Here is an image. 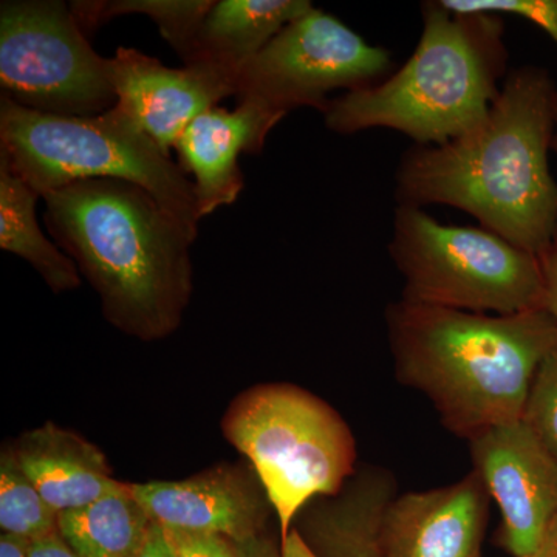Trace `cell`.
I'll list each match as a JSON object with an SVG mask.
<instances>
[{
    "label": "cell",
    "mask_w": 557,
    "mask_h": 557,
    "mask_svg": "<svg viewBox=\"0 0 557 557\" xmlns=\"http://www.w3.org/2000/svg\"><path fill=\"white\" fill-rule=\"evenodd\" d=\"M0 156L40 197L81 180L135 183L197 234L201 219L193 180L119 102L101 115L78 119L21 108L2 94Z\"/></svg>",
    "instance_id": "5b68a950"
},
{
    "label": "cell",
    "mask_w": 557,
    "mask_h": 557,
    "mask_svg": "<svg viewBox=\"0 0 557 557\" xmlns=\"http://www.w3.org/2000/svg\"><path fill=\"white\" fill-rule=\"evenodd\" d=\"M278 545H281V548H278L277 557H318L311 552L309 545L304 542V539L300 537L295 528L289 531L288 536L284 541L278 542Z\"/></svg>",
    "instance_id": "83f0119b"
},
{
    "label": "cell",
    "mask_w": 557,
    "mask_h": 557,
    "mask_svg": "<svg viewBox=\"0 0 557 557\" xmlns=\"http://www.w3.org/2000/svg\"><path fill=\"white\" fill-rule=\"evenodd\" d=\"M487 504L474 471L453 485L397 494L381 522L384 557H482Z\"/></svg>",
    "instance_id": "4fadbf2b"
},
{
    "label": "cell",
    "mask_w": 557,
    "mask_h": 557,
    "mask_svg": "<svg viewBox=\"0 0 557 557\" xmlns=\"http://www.w3.org/2000/svg\"><path fill=\"white\" fill-rule=\"evenodd\" d=\"M222 432L265 487L281 541L310 502L336 496L357 472V442L346 420L295 384L240 392L222 418Z\"/></svg>",
    "instance_id": "8992f818"
},
{
    "label": "cell",
    "mask_w": 557,
    "mask_h": 557,
    "mask_svg": "<svg viewBox=\"0 0 557 557\" xmlns=\"http://www.w3.org/2000/svg\"><path fill=\"white\" fill-rule=\"evenodd\" d=\"M285 116L258 102L240 101L234 110L209 109L186 127L175 150L178 166L194 175L200 219L237 200L245 186L239 156H259L271 129Z\"/></svg>",
    "instance_id": "5bb4252c"
},
{
    "label": "cell",
    "mask_w": 557,
    "mask_h": 557,
    "mask_svg": "<svg viewBox=\"0 0 557 557\" xmlns=\"http://www.w3.org/2000/svg\"><path fill=\"white\" fill-rule=\"evenodd\" d=\"M523 420L557 458V350L539 369Z\"/></svg>",
    "instance_id": "44dd1931"
},
{
    "label": "cell",
    "mask_w": 557,
    "mask_h": 557,
    "mask_svg": "<svg viewBox=\"0 0 557 557\" xmlns=\"http://www.w3.org/2000/svg\"><path fill=\"white\" fill-rule=\"evenodd\" d=\"M60 512L47 504L22 469L13 445L0 453V530L2 534L35 542L58 533Z\"/></svg>",
    "instance_id": "ffe728a7"
},
{
    "label": "cell",
    "mask_w": 557,
    "mask_h": 557,
    "mask_svg": "<svg viewBox=\"0 0 557 557\" xmlns=\"http://www.w3.org/2000/svg\"><path fill=\"white\" fill-rule=\"evenodd\" d=\"M28 557H79L62 539L60 531L28 544Z\"/></svg>",
    "instance_id": "d4e9b609"
},
{
    "label": "cell",
    "mask_w": 557,
    "mask_h": 557,
    "mask_svg": "<svg viewBox=\"0 0 557 557\" xmlns=\"http://www.w3.org/2000/svg\"><path fill=\"white\" fill-rule=\"evenodd\" d=\"M557 87L545 69L512 70L486 120L440 146H413L395 174L398 205H445L541 256L557 226L549 170Z\"/></svg>",
    "instance_id": "6da1fadb"
},
{
    "label": "cell",
    "mask_w": 557,
    "mask_h": 557,
    "mask_svg": "<svg viewBox=\"0 0 557 557\" xmlns=\"http://www.w3.org/2000/svg\"><path fill=\"white\" fill-rule=\"evenodd\" d=\"M278 548L281 545H277L269 533L239 544L242 557H277Z\"/></svg>",
    "instance_id": "4316f807"
},
{
    "label": "cell",
    "mask_w": 557,
    "mask_h": 557,
    "mask_svg": "<svg viewBox=\"0 0 557 557\" xmlns=\"http://www.w3.org/2000/svg\"><path fill=\"white\" fill-rule=\"evenodd\" d=\"M392 70L386 49L313 7L239 70L236 97L282 113L299 108L324 113L332 91L368 89Z\"/></svg>",
    "instance_id": "9c48e42d"
},
{
    "label": "cell",
    "mask_w": 557,
    "mask_h": 557,
    "mask_svg": "<svg viewBox=\"0 0 557 557\" xmlns=\"http://www.w3.org/2000/svg\"><path fill=\"white\" fill-rule=\"evenodd\" d=\"M214 3L215 0H73L69 7L87 38L123 14H146L185 61Z\"/></svg>",
    "instance_id": "d6986e66"
},
{
    "label": "cell",
    "mask_w": 557,
    "mask_h": 557,
    "mask_svg": "<svg viewBox=\"0 0 557 557\" xmlns=\"http://www.w3.org/2000/svg\"><path fill=\"white\" fill-rule=\"evenodd\" d=\"M42 199L50 236L98 293L112 327L143 343L177 332L194 293L196 233L126 180H81Z\"/></svg>",
    "instance_id": "7a4b0ae2"
},
{
    "label": "cell",
    "mask_w": 557,
    "mask_h": 557,
    "mask_svg": "<svg viewBox=\"0 0 557 557\" xmlns=\"http://www.w3.org/2000/svg\"><path fill=\"white\" fill-rule=\"evenodd\" d=\"M531 557H557V518L542 539L536 553Z\"/></svg>",
    "instance_id": "f546056e"
},
{
    "label": "cell",
    "mask_w": 557,
    "mask_h": 557,
    "mask_svg": "<svg viewBox=\"0 0 557 557\" xmlns=\"http://www.w3.org/2000/svg\"><path fill=\"white\" fill-rule=\"evenodd\" d=\"M11 445L25 474L60 515L126 486L113 478L108 457L95 443L51 421L24 432Z\"/></svg>",
    "instance_id": "9a60e30c"
},
{
    "label": "cell",
    "mask_w": 557,
    "mask_h": 557,
    "mask_svg": "<svg viewBox=\"0 0 557 557\" xmlns=\"http://www.w3.org/2000/svg\"><path fill=\"white\" fill-rule=\"evenodd\" d=\"M474 472L500 511V544L531 557L557 518V458L525 420L469 438Z\"/></svg>",
    "instance_id": "30bf717a"
},
{
    "label": "cell",
    "mask_w": 557,
    "mask_h": 557,
    "mask_svg": "<svg viewBox=\"0 0 557 557\" xmlns=\"http://www.w3.org/2000/svg\"><path fill=\"white\" fill-rule=\"evenodd\" d=\"M388 255L410 302L487 314L544 309L537 256L483 226L445 225L398 205Z\"/></svg>",
    "instance_id": "52a82bcc"
},
{
    "label": "cell",
    "mask_w": 557,
    "mask_h": 557,
    "mask_svg": "<svg viewBox=\"0 0 557 557\" xmlns=\"http://www.w3.org/2000/svg\"><path fill=\"white\" fill-rule=\"evenodd\" d=\"M386 321L399 381L468 440L522 420L539 369L557 350V324L544 309L471 313L401 299Z\"/></svg>",
    "instance_id": "3957f363"
},
{
    "label": "cell",
    "mask_w": 557,
    "mask_h": 557,
    "mask_svg": "<svg viewBox=\"0 0 557 557\" xmlns=\"http://www.w3.org/2000/svg\"><path fill=\"white\" fill-rule=\"evenodd\" d=\"M174 557H242L239 544L212 533L168 530Z\"/></svg>",
    "instance_id": "603a6c76"
},
{
    "label": "cell",
    "mask_w": 557,
    "mask_h": 557,
    "mask_svg": "<svg viewBox=\"0 0 557 557\" xmlns=\"http://www.w3.org/2000/svg\"><path fill=\"white\" fill-rule=\"evenodd\" d=\"M421 13L408 62L376 86L333 98L322 113L329 131L392 129L417 146H440L486 120L508 76L505 17L457 13L440 0L424 2Z\"/></svg>",
    "instance_id": "277c9868"
},
{
    "label": "cell",
    "mask_w": 557,
    "mask_h": 557,
    "mask_svg": "<svg viewBox=\"0 0 557 557\" xmlns=\"http://www.w3.org/2000/svg\"><path fill=\"white\" fill-rule=\"evenodd\" d=\"M440 3L457 13L516 16L533 22L557 44V0H440Z\"/></svg>",
    "instance_id": "7402d4cb"
},
{
    "label": "cell",
    "mask_w": 557,
    "mask_h": 557,
    "mask_svg": "<svg viewBox=\"0 0 557 557\" xmlns=\"http://www.w3.org/2000/svg\"><path fill=\"white\" fill-rule=\"evenodd\" d=\"M28 544L24 539L2 534L0 536V557H28Z\"/></svg>",
    "instance_id": "f1b7e54d"
},
{
    "label": "cell",
    "mask_w": 557,
    "mask_h": 557,
    "mask_svg": "<svg viewBox=\"0 0 557 557\" xmlns=\"http://www.w3.org/2000/svg\"><path fill=\"white\" fill-rule=\"evenodd\" d=\"M108 70L121 108L168 157L197 116L237 94V76L226 70L212 65L164 67L156 58L126 47L110 58Z\"/></svg>",
    "instance_id": "7c38bea8"
},
{
    "label": "cell",
    "mask_w": 557,
    "mask_h": 557,
    "mask_svg": "<svg viewBox=\"0 0 557 557\" xmlns=\"http://www.w3.org/2000/svg\"><path fill=\"white\" fill-rule=\"evenodd\" d=\"M313 9L309 0H219L201 22L185 65H212L239 75L292 22Z\"/></svg>",
    "instance_id": "2e32d148"
},
{
    "label": "cell",
    "mask_w": 557,
    "mask_h": 557,
    "mask_svg": "<svg viewBox=\"0 0 557 557\" xmlns=\"http://www.w3.org/2000/svg\"><path fill=\"white\" fill-rule=\"evenodd\" d=\"M108 64L67 3L3 0L0 5V86L21 108L78 119L101 115L119 102Z\"/></svg>",
    "instance_id": "ba28073f"
},
{
    "label": "cell",
    "mask_w": 557,
    "mask_h": 557,
    "mask_svg": "<svg viewBox=\"0 0 557 557\" xmlns=\"http://www.w3.org/2000/svg\"><path fill=\"white\" fill-rule=\"evenodd\" d=\"M137 557H174L170 539L160 523H152L148 541Z\"/></svg>",
    "instance_id": "484cf974"
},
{
    "label": "cell",
    "mask_w": 557,
    "mask_h": 557,
    "mask_svg": "<svg viewBox=\"0 0 557 557\" xmlns=\"http://www.w3.org/2000/svg\"><path fill=\"white\" fill-rule=\"evenodd\" d=\"M39 197L0 156V248L27 260L57 295L73 292L81 285L78 267L40 231Z\"/></svg>",
    "instance_id": "e0dca14e"
},
{
    "label": "cell",
    "mask_w": 557,
    "mask_h": 557,
    "mask_svg": "<svg viewBox=\"0 0 557 557\" xmlns=\"http://www.w3.org/2000/svg\"><path fill=\"white\" fill-rule=\"evenodd\" d=\"M537 258L544 277V310L552 314L557 324V226L548 247Z\"/></svg>",
    "instance_id": "cb8c5ba5"
},
{
    "label": "cell",
    "mask_w": 557,
    "mask_h": 557,
    "mask_svg": "<svg viewBox=\"0 0 557 557\" xmlns=\"http://www.w3.org/2000/svg\"><path fill=\"white\" fill-rule=\"evenodd\" d=\"M153 520L131 491L61 512L62 539L79 557H137L148 541Z\"/></svg>",
    "instance_id": "ac0fdd59"
},
{
    "label": "cell",
    "mask_w": 557,
    "mask_h": 557,
    "mask_svg": "<svg viewBox=\"0 0 557 557\" xmlns=\"http://www.w3.org/2000/svg\"><path fill=\"white\" fill-rule=\"evenodd\" d=\"M131 491L161 527L220 534L236 544L265 534L274 515L249 463H219L182 480L131 483Z\"/></svg>",
    "instance_id": "8fae6325"
},
{
    "label": "cell",
    "mask_w": 557,
    "mask_h": 557,
    "mask_svg": "<svg viewBox=\"0 0 557 557\" xmlns=\"http://www.w3.org/2000/svg\"><path fill=\"white\" fill-rule=\"evenodd\" d=\"M553 150L557 153V90L555 100V137H553Z\"/></svg>",
    "instance_id": "4dcf8cb0"
}]
</instances>
